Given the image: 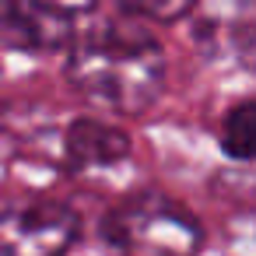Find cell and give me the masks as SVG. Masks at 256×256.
<instances>
[{
    "label": "cell",
    "mask_w": 256,
    "mask_h": 256,
    "mask_svg": "<svg viewBox=\"0 0 256 256\" xmlns=\"http://www.w3.org/2000/svg\"><path fill=\"white\" fill-rule=\"evenodd\" d=\"M193 4L196 0H116L120 11L148 22H179L182 14L193 11Z\"/></svg>",
    "instance_id": "obj_7"
},
{
    "label": "cell",
    "mask_w": 256,
    "mask_h": 256,
    "mask_svg": "<svg viewBox=\"0 0 256 256\" xmlns=\"http://www.w3.org/2000/svg\"><path fill=\"white\" fill-rule=\"evenodd\" d=\"M67 81L88 102L123 116H144L165 95L168 64L151 36L106 25L70 42Z\"/></svg>",
    "instance_id": "obj_1"
},
{
    "label": "cell",
    "mask_w": 256,
    "mask_h": 256,
    "mask_svg": "<svg viewBox=\"0 0 256 256\" xmlns=\"http://www.w3.org/2000/svg\"><path fill=\"white\" fill-rule=\"evenodd\" d=\"M64 154L74 168H112L130 158V137L112 123L78 116L64 134Z\"/></svg>",
    "instance_id": "obj_5"
},
{
    "label": "cell",
    "mask_w": 256,
    "mask_h": 256,
    "mask_svg": "<svg viewBox=\"0 0 256 256\" xmlns=\"http://www.w3.org/2000/svg\"><path fill=\"white\" fill-rule=\"evenodd\" d=\"M81 218L67 204L39 200L0 214V256H67Z\"/></svg>",
    "instance_id": "obj_3"
},
{
    "label": "cell",
    "mask_w": 256,
    "mask_h": 256,
    "mask_svg": "<svg viewBox=\"0 0 256 256\" xmlns=\"http://www.w3.org/2000/svg\"><path fill=\"white\" fill-rule=\"evenodd\" d=\"M36 4L50 8L56 14H67V18H78V14H84V11L95 8V0H36Z\"/></svg>",
    "instance_id": "obj_8"
},
{
    "label": "cell",
    "mask_w": 256,
    "mask_h": 256,
    "mask_svg": "<svg viewBox=\"0 0 256 256\" xmlns=\"http://www.w3.org/2000/svg\"><path fill=\"white\" fill-rule=\"evenodd\" d=\"M74 39V18L36 0H4L0 8V46L11 53H60L70 50Z\"/></svg>",
    "instance_id": "obj_4"
},
{
    "label": "cell",
    "mask_w": 256,
    "mask_h": 256,
    "mask_svg": "<svg viewBox=\"0 0 256 256\" xmlns=\"http://www.w3.org/2000/svg\"><path fill=\"white\" fill-rule=\"evenodd\" d=\"M116 256H196L204 246L200 221L162 193H137L102 221Z\"/></svg>",
    "instance_id": "obj_2"
},
{
    "label": "cell",
    "mask_w": 256,
    "mask_h": 256,
    "mask_svg": "<svg viewBox=\"0 0 256 256\" xmlns=\"http://www.w3.org/2000/svg\"><path fill=\"white\" fill-rule=\"evenodd\" d=\"M256 148V102L242 98L221 120V151L232 162H249Z\"/></svg>",
    "instance_id": "obj_6"
}]
</instances>
